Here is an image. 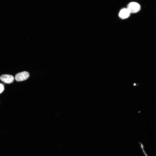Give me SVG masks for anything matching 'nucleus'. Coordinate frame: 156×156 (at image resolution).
Returning <instances> with one entry per match:
<instances>
[{
	"label": "nucleus",
	"instance_id": "4",
	"mask_svg": "<svg viewBox=\"0 0 156 156\" xmlns=\"http://www.w3.org/2000/svg\"><path fill=\"white\" fill-rule=\"evenodd\" d=\"M131 13L126 8L122 9L119 12L118 16L120 18L122 19H125L129 18Z\"/></svg>",
	"mask_w": 156,
	"mask_h": 156
},
{
	"label": "nucleus",
	"instance_id": "1",
	"mask_svg": "<svg viewBox=\"0 0 156 156\" xmlns=\"http://www.w3.org/2000/svg\"><path fill=\"white\" fill-rule=\"evenodd\" d=\"M127 8L131 14L135 13L140 11L141 7L138 3L136 2H132L128 5Z\"/></svg>",
	"mask_w": 156,
	"mask_h": 156
},
{
	"label": "nucleus",
	"instance_id": "6",
	"mask_svg": "<svg viewBox=\"0 0 156 156\" xmlns=\"http://www.w3.org/2000/svg\"><path fill=\"white\" fill-rule=\"evenodd\" d=\"M4 90V87L3 84L0 83V94Z\"/></svg>",
	"mask_w": 156,
	"mask_h": 156
},
{
	"label": "nucleus",
	"instance_id": "3",
	"mask_svg": "<svg viewBox=\"0 0 156 156\" xmlns=\"http://www.w3.org/2000/svg\"><path fill=\"white\" fill-rule=\"evenodd\" d=\"M1 80L7 83L10 84L12 83L14 80V77L12 75H3L1 76Z\"/></svg>",
	"mask_w": 156,
	"mask_h": 156
},
{
	"label": "nucleus",
	"instance_id": "2",
	"mask_svg": "<svg viewBox=\"0 0 156 156\" xmlns=\"http://www.w3.org/2000/svg\"><path fill=\"white\" fill-rule=\"evenodd\" d=\"M29 74L27 71H23L17 73L15 76V80L18 81H22L28 79Z\"/></svg>",
	"mask_w": 156,
	"mask_h": 156
},
{
	"label": "nucleus",
	"instance_id": "5",
	"mask_svg": "<svg viewBox=\"0 0 156 156\" xmlns=\"http://www.w3.org/2000/svg\"><path fill=\"white\" fill-rule=\"evenodd\" d=\"M139 143L140 144V148L142 150V152L144 153V154L145 156H148L147 154L146 153L144 149V146L143 144L141 142H139Z\"/></svg>",
	"mask_w": 156,
	"mask_h": 156
}]
</instances>
